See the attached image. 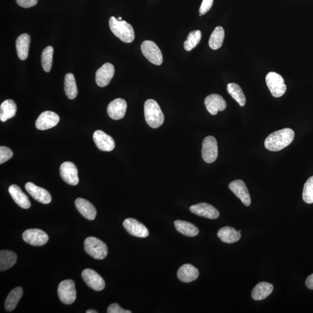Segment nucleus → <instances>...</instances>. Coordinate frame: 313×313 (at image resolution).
<instances>
[{
    "label": "nucleus",
    "instance_id": "nucleus-1",
    "mask_svg": "<svg viewBox=\"0 0 313 313\" xmlns=\"http://www.w3.org/2000/svg\"><path fill=\"white\" fill-rule=\"evenodd\" d=\"M295 132L292 129L284 128L269 135L265 141L266 149L272 152H278L286 148L293 142Z\"/></svg>",
    "mask_w": 313,
    "mask_h": 313
},
{
    "label": "nucleus",
    "instance_id": "nucleus-2",
    "mask_svg": "<svg viewBox=\"0 0 313 313\" xmlns=\"http://www.w3.org/2000/svg\"><path fill=\"white\" fill-rule=\"evenodd\" d=\"M109 26L111 31L125 43H131L135 39L134 28L131 25L125 20H118L116 17L111 16L109 19Z\"/></svg>",
    "mask_w": 313,
    "mask_h": 313
},
{
    "label": "nucleus",
    "instance_id": "nucleus-3",
    "mask_svg": "<svg viewBox=\"0 0 313 313\" xmlns=\"http://www.w3.org/2000/svg\"><path fill=\"white\" fill-rule=\"evenodd\" d=\"M144 111L146 121L150 127L159 128L164 123V114L156 100H147L144 105Z\"/></svg>",
    "mask_w": 313,
    "mask_h": 313
},
{
    "label": "nucleus",
    "instance_id": "nucleus-4",
    "mask_svg": "<svg viewBox=\"0 0 313 313\" xmlns=\"http://www.w3.org/2000/svg\"><path fill=\"white\" fill-rule=\"evenodd\" d=\"M84 250L89 256L97 260H104L108 253L106 244L93 237H89L85 240Z\"/></svg>",
    "mask_w": 313,
    "mask_h": 313
},
{
    "label": "nucleus",
    "instance_id": "nucleus-5",
    "mask_svg": "<svg viewBox=\"0 0 313 313\" xmlns=\"http://www.w3.org/2000/svg\"><path fill=\"white\" fill-rule=\"evenodd\" d=\"M266 82L272 95L275 98H280L286 93L287 85L285 81L279 74L270 72L266 75Z\"/></svg>",
    "mask_w": 313,
    "mask_h": 313
},
{
    "label": "nucleus",
    "instance_id": "nucleus-6",
    "mask_svg": "<svg viewBox=\"0 0 313 313\" xmlns=\"http://www.w3.org/2000/svg\"><path fill=\"white\" fill-rule=\"evenodd\" d=\"M76 290L73 280H66L59 284L57 294L63 304L71 305L76 300Z\"/></svg>",
    "mask_w": 313,
    "mask_h": 313
},
{
    "label": "nucleus",
    "instance_id": "nucleus-7",
    "mask_svg": "<svg viewBox=\"0 0 313 313\" xmlns=\"http://www.w3.org/2000/svg\"><path fill=\"white\" fill-rule=\"evenodd\" d=\"M141 51L144 56L150 62L157 66L161 65L163 63V55L155 42L149 40L143 41L141 45Z\"/></svg>",
    "mask_w": 313,
    "mask_h": 313
},
{
    "label": "nucleus",
    "instance_id": "nucleus-8",
    "mask_svg": "<svg viewBox=\"0 0 313 313\" xmlns=\"http://www.w3.org/2000/svg\"><path fill=\"white\" fill-rule=\"evenodd\" d=\"M202 157L207 163H214L217 159L218 156V144L213 136H207L203 140L202 145Z\"/></svg>",
    "mask_w": 313,
    "mask_h": 313
},
{
    "label": "nucleus",
    "instance_id": "nucleus-9",
    "mask_svg": "<svg viewBox=\"0 0 313 313\" xmlns=\"http://www.w3.org/2000/svg\"><path fill=\"white\" fill-rule=\"evenodd\" d=\"M24 242L33 246H42L48 242L49 237L40 229H28L22 235Z\"/></svg>",
    "mask_w": 313,
    "mask_h": 313
},
{
    "label": "nucleus",
    "instance_id": "nucleus-10",
    "mask_svg": "<svg viewBox=\"0 0 313 313\" xmlns=\"http://www.w3.org/2000/svg\"><path fill=\"white\" fill-rule=\"evenodd\" d=\"M82 278L86 284L93 290L102 291L105 287V282L102 277L92 269L84 270L82 272Z\"/></svg>",
    "mask_w": 313,
    "mask_h": 313
},
{
    "label": "nucleus",
    "instance_id": "nucleus-11",
    "mask_svg": "<svg viewBox=\"0 0 313 313\" xmlns=\"http://www.w3.org/2000/svg\"><path fill=\"white\" fill-rule=\"evenodd\" d=\"M60 175L63 181L67 184L72 186L78 185L79 182L78 170L75 165L71 162H64L61 165Z\"/></svg>",
    "mask_w": 313,
    "mask_h": 313
},
{
    "label": "nucleus",
    "instance_id": "nucleus-12",
    "mask_svg": "<svg viewBox=\"0 0 313 313\" xmlns=\"http://www.w3.org/2000/svg\"><path fill=\"white\" fill-rule=\"evenodd\" d=\"M60 118L56 113L51 111H45L39 115L35 121V127L44 131L52 128L58 124Z\"/></svg>",
    "mask_w": 313,
    "mask_h": 313
},
{
    "label": "nucleus",
    "instance_id": "nucleus-13",
    "mask_svg": "<svg viewBox=\"0 0 313 313\" xmlns=\"http://www.w3.org/2000/svg\"><path fill=\"white\" fill-rule=\"evenodd\" d=\"M229 188L236 196L242 201L245 206L248 207L251 204L250 194L247 187L242 180H236L230 183Z\"/></svg>",
    "mask_w": 313,
    "mask_h": 313
},
{
    "label": "nucleus",
    "instance_id": "nucleus-14",
    "mask_svg": "<svg viewBox=\"0 0 313 313\" xmlns=\"http://www.w3.org/2000/svg\"><path fill=\"white\" fill-rule=\"evenodd\" d=\"M124 228L131 235L140 238H146L149 235L146 227L136 219L127 218L123 222Z\"/></svg>",
    "mask_w": 313,
    "mask_h": 313
},
{
    "label": "nucleus",
    "instance_id": "nucleus-15",
    "mask_svg": "<svg viewBox=\"0 0 313 313\" xmlns=\"http://www.w3.org/2000/svg\"><path fill=\"white\" fill-rule=\"evenodd\" d=\"M25 189L27 192L38 202L48 204L51 202V194L47 190L40 188L31 182H28L25 185Z\"/></svg>",
    "mask_w": 313,
    "mask_h": 313
},
{
    "label": "nucleus",
    "instance_id": "nucleus-16",
    "mask_svg": "<svg viewBox=\"0 0 313 313\" xmlns=\"http://www.w3.org/2000/svg\"><path fill=\"white\" fill-rule=\"evenodd\" d=\"M114 67L112 64L106 63L97 70L96 82L100 87H104L109 84L114 77Z\"/></svg>",
    "mask_w": 313,
    "mask_h": 313
},
{
    "label": "nucleus",
    "instance_id": "nucleus-17",
    "mask_svg": "<svg viewBox=\"0 0 313 313\" xmlns=\"http://www.w3.org/2000/svg\"><path fill=\"white\" fill-rule=\"evenodd\" d=\"M96 146L103 152H111L115 147V142L112 137L101 130H97L93 135Z\"/></svg>",
    "mask_w": 313,
    "mask_h": 313
},
{
    "label": "nucleus",
    "instance_id": "nucleus-18",
    "mask_svg": "<svg viewBox=\"0 0 313 313\" xmlns=\"http://www.w3.org/2000/svg\"><path fill=\"white\" fill-rule=\"evenodd\" d=\"M205 105L209 113L212 115L217 114L218 111L226 109V102L223 97L218 94L208 95L204 100Z\"/></svg>",
    "mask_w": 313,
    "mask_h": 313
},
{
    "label": "nucleus",
    "instance_id": "nucleus-19",
    "mask_svg": "<svg viewBox=\"0 0 313 313\" xmlns=\"http://www.w3.org/2000/svg\"><path fill=\"white\" fill-rule=\"evenodd\" d=\"M127 104L124 99H116L111 101L107 107V113L111 119L118 120L125 116Z\"/></svg>",
    "mask_w": 313,
    "mask_h": 313
},
{
    "label": "nucleus",
    "instance_id": "nucleus-20",
    "mask_svg": "<svg viewBox=\"0 0 313 313\" xmlns=\"http://www.w3.org/2000/svg\"><path fill=\"white\" fill-rule=\"evenodd\" d=\"M193 214L210 219H217L219 212L217 208L207 203H200L190 207Z\"/></svg>",
    "mask_w": 313,
    "mask_h": 313
},
{
    "label": "nucleus",
    "instance_id": "nucleus-21",
    "mask_svg": "<svg viewBox=\"0 0 313 313\" xmlns=\"http://www.w3.org/2000/svg\"><path fill=\"white\" fill-rule=\"evenodd\" d=\"M75 205L82 217L89 221L94 220L96 216V210L94 206L88 201L78 198L75 200Z\"/></svg>",
    "mask_w": 313,
    "mask_h": 313
},
{
    "label": "nucleus",
    "instance_id": "nucleus-22",
    "mask_svg": "<svg viewBox=\"0 0 313 313\" xmlns=\"http://www.w3.org/2000/svg\"><path fill=\"white\" fill-rule=\"evenodd\" d=\"M177 275L179 280L181 282L190 283L199 278V272L194 266L185 264L179 269Z\"/></svg>",
    "mask_w": 313,
    "mask_h": 313
},
{
    "label": "nucleus",
    "instance_id": "nucleus-23",
    "mask_svg": "<svg viewBox=\"0 0 313 313\" xmlns=\"http://www.w3.org/2000/svg\"><path fill=\"white\" fill-rule=\"evenodd\" d=\"M8 191L10 196L16 204L23 209H28L31 207V203L28 197L25 194L19 186L12 185L9 186Z\"/></svg>",
    "mask_w": 313,
    "mask_h": 313
},
{
    "label": "nucleus",
    "instance_id": "nucleus-24",
    "mask_svg": "<svg viewBox=\"0 0 313 313\" xmlns=\"http://www.w3.org/2000/svg\"><path fill=\"white\" fill-rule=\"evenodd\" d=\"M217 235L222 242L228 244L239 242L242 237L239 231H237L235 229L229 226L221 228L219 230Z\"/></svg>",
    "mask_w": 313,
    "mask_h": 313
},
{
    "label": "nucleus",
    "instance_id": "nucleus-25",
    "mask_svg": "<svg viewBox=\"0 0 313 313\" xmlns=\"http://www.w3.org/2000/svg\"><path fill=\"white\" fill-rule=\"evenodd\" d=\"M30 44V37L28 34H22L18 37L16 41L17 56L21 60H26L28 55Z\"/></svg>",
    "mask_w": 313,
    "mask_h": 313
},
{
    "label": "nucleus",
    "instance_id": "nucleus-26",
    "mask_svg": "<svg viewBox=\"0 0 313 313\" xmlns=\"http://www.w3.org/2000/svg\"><path fill=\"white\" fill-rule=\"evenodd\" d=\"M274 287L272 284L261 282L255 287L252 291L251 296L255 301L264 300L272 293Z\"/></svg>",
    "mask_w": 313,
    "mask_h": 313
},
{
    "label": "nucleus",
    "instance_id": "nucleus-27",
    "mask_svg": "<svg viewBox=\"0 0 313 313\" xmlns=\"http://www.w3.org/2000/svg\"><path fill=\"white\" fill-rule=\"evenodd\" d=\"M16 110V104L12 100H5L0 106V120L5 122L15 116Z\"/></svg>",
    "mask_w": 313,
    "mask_h": 313
},
{
    "label": "nucleus",
    "instance_id": "nucleus-28",
    "mask_svg": "<svg viewBox=\"0 0 313 313\" xmlns=\"http://www.w3.org/2000/svg\"><path fill=\"white\" fill-rule=\"evenodd\" d=\"M17 256L12 251L2 250L0 252V271H6L15 264Z\"/></svg>",
    "mask_w": 313,
    "mask_h": 313
},
{
    "label": "nucleus",
    "instance_id": "nucleus-29",
    "mask_svg": "<svg viewBox=\"0 0 313 313\" xmlns=\"http://www.w3.org/2000/svg\"><path fill=\"white\" fill-rule=\"evenodd\" d=\"M174 225L178 232L186 236L194 237L199 235V230L191 223L178 220L174 222Z\"/></svg>",
    "mask_w": 313,
    "mask_h": 313
},
{
    "label": "nucleus",
    "instance_id": "nucleus-30",
    "mask_svg": "<svg viewBox=\"0 0 313 313\" xmlns=\"http://www.w3.org/2000/svg\"><path fill=\"white\" fill-rule=\"evenodd\" d=\"M23 295V290L21 287H17L11 291L5 302V309L7 312H12L15 309L18 302Z\"/></svg>",
    "mask_w": 313,
    "mask_h": 313
},
{
    "label": "nucleus",
    "instance_id": "nucleus-31",
    "mask_svg": "<svg viewBox=\"0 0 313 313\" xmlns=\"http://www.w3.org/2000/svg\"><path fill=\"white\" fill-rule=\"evenodd\" d=\"M224 28L221 26L216 27L209 39V46L212 49L217 50L221 47L225 39Z\"/></svg>",
    "mask_w": 313,
    "mask_h": 313
},
{
    "label": "nucleus",
    "instance_id": "nucleus-32",
    "mask_svg": "<svg viewBox=\"0 0 313 313\" xmlns=\"http://www.w3.org/2000/svg\"><path fill=\"white\" fill-rule=\"evenodd\" d=\"M64 91L67 98L70 99H74L76 98L78 94V89L76 82H75L74 75L68 73L65 75L64 82Z\"/></svg>",
    "mask_w": 313,
    "mask_h": 313
},
{
    "label": "nucleus",
    "instance_id": "nucleus-33",
    "mask_svg": "<svg viewBox=\"0 0 313 313\" xmlns=\"http://www.w3.org/2000/svg\"><path fill=\"white\" fill-rule=\"evenodd\" d=\"M227 89L232 98L236 100L240 106L243 107L246 105V98L243 90L238 84L236 83H229L227 86Z\"/></svg>",
    "mask_w": 313,
    "mask_h": 313
},
{
    "label": "nucleus",
    "instance_id": "nucleus-34",
    "mask_svg": "<svg viewBox=\"0 0 313 313\" xmlns=\"http://www.w3.org/2000/svg\"><path fill=\"white\" fill-rule=\"evenodd\" d=\"M53 48L48 46L43 50L41 55V64L43 70L48 73L51 70L53 61Z\"/></svg>",
    "mask_w": 313,
    "mask_h": 313
},
{
    "label": "nucleus",
    "instance_id": "nucleus-35",
    "mask_svg": "<svg viewBox=\"0 0 313 313\" xmlns=\"http://www.w3.org/2000/svg\"><path fill=\"white\" fill-rule=\"evenodd\" d=\"M202 37V33L200 30H193L189 34L188 38L184 42V48L187 51H192L199 44Z\"/></svg>",
    "mask_w": 313,
    "mask_h": 313
},
{
    "label": "nucleus",
    "instance_id": "nucleus-36",
    "mask_svg": "<svg viewBox=\"0 0 313 313\" xmlns=\"http://www.w3.org/2000/svg\"><path fill=\"white\" fill-rule=\"evenodd\" d=\"M302 197L306 203H313V176L305 183Z\"/></svg>",
    "mask_w": 313,
    "mask_h": 313
},
{
    "label": "nucleus",
    "instance_id": "nucleus-37",
    "mask_svg": "<svg viewBox=\"0 0 313 313\" xmlns=\"http://www.w3.org/2000/svg\"><path fill=\"white\" fill-rule=\"evenodd\" d=\"M13 156L12 150L8 147L5 146L0 147V164H2L8 161Z\"/></svg>",
    "mask_w": 313,
    "mask_h": 313
},
{
    "label": "nucleus",
    "instance_id": "nucleus-38",
    "mask_svg": "<svg viewBox=\"0 0 313 313\" xmlns=\"http://www.w3.org/2000/svg\"><path fill=\"white\" fill-rule=\"evenodd\" d=\"M213 3L214 0H203L199 10L200 13V16L205 15V14L207 13L212 8Z\"/></svg>",
    "mask_w": 313,
    "mask_h": 313
},
{
    "label": "nucleus",
    "instance_id": "nucleus-39",
    "mask_svg": "<svg viewBox=\"0 0 313 313\" xmlns=\"http://www.w3.org/2000/svg\"><path fill=\"white\" fill-rule=\"evenodd\" d=\"M108 313H131V311H125L122 309L119 305L117 304H111L107 309Z\"/></svg>",
    "mask_w": 313,
    "mask_h": 313
},
{
    "label": "nucleus",
    "instance_id": "nucleus-40",
    "mask_svg": "<svg viewBox=\"0 0 313 313\" xmlns=\"http://www.w3.org/2000/svg\"><path fill=\"white\" fill-rule=\"evenodd\" d=\"M18 5L23 8H30L37 4L38 0H16Z\"/></svg>",
    "mask_w": 313,
    "mask_h": 313
},
{
    "label": "nucleus",
    "instance_id": "nucleus-41",
    "mask_svg": "<svg viewBox=\"0 0 313 313\" xmlns=\"http://www.w3.org/2000/svg\"><path fill=\"white\" fill-rule=\"evenodd\" d=\"M306 286L309 289L313 290V274L308 277L306 281Z\"/></svg>",
    "mask_w": 313,
    "mask_h": 313
},
{
    "label": "nucleus",
    "instance_id": "nucleus-42",
    "mask_svg": "<svg viewBox=\"0 0 313 313\" xmlns=\"http://www.w3.org/2000/svg\"><path fill=\"white\" fill-rule=\"evenodd\" d=\"M86 313H98V312H96L95 310H88L87 312H86Z\"/></svg>",
    "mask_w": 313,
    "mask_h": 313
},
{
    "label": "nucleus",
    "instance_id": "nucleus-43",
    "mask_svg": "<svg viewBox=\"0 0 313 313\" xmlns=\"http://www.w3.org/2000/svg\"><path fill=\"white\" fill-rule=\"evenodd\" d=\"M117 19H118V20H122V18H121V17H118Z\"/></svg>",
    "mask_w": 313,
    "mask_h": 313
}]
</instances>
